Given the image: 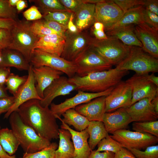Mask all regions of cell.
<instances>
[{"label": "cell", "mask_w": 158, "mask_h": 158, "mask_svg": "<svg viewBox=\"0 0 158 158\" xmlns=\"http://www.w3.org/2000/svg\"><path fill=\"white\" fill-rule=\"evenodd\" d=\"M40 100H30L16 111L26 124L40 137L50 141L59 138V128L56 118L49 107H42Z\"/></svg>", "instance_id": "obj_1"}, {"label": "cell", "mask_w": 158, "mask_h": 158, "mask_svg": "<svg viewBox=\"0 0 158 158\" xmlns=\"http://www.w3.org/2000/svg\"><path fill=\"white\" fill-rule=\"evenodd\" d=\"M128 73V71L120 70L116 67L91 73L84 77L75 75L68 78L70 81L76 85V90L98 93L115 86Z\"/></svg>", "instance_id": "obj_2"}, {"label": "cell", "mask_w": 158, "mask_h": 158, "mask_svg": "<svg viewBox=\"0 0 158 158\" xmlns=\"http://www.w3.org/2000/svg\"><path fill=\"white\" fill-rule=\"evenodd\" d=\"M9 117L11 129L25 152L34 153L51 144V141L39 135L25 123L17 111L12 112Z\"/></svg>", "instance_id": "obj_3"}, {"label": "cell", "mask_w": 158, "mask_h": 158, "mask_svg": "<svg viewBox=\"0 0 158 158\" xmlns=\"http://www.w3.org/2000/svg\"><path fill=\"white\" fill-rule=\"evenodd\" d=\"M116 68L120 70H132L136 73L147 74L158 72V60L137 46H130L128 54Z\"/></svg>", "instance_id": "obj_4"}, {"label": "cell", "mask_w": 158, "mask_h": 158, "mask_svg": "<svg viewBox=\"0 0 158 158\" xmlns=\"http://www.w3.org/2000/svg\"><path fill=\"white\" fill-rule=\"evenodd\" d=\"M29 21L17 20L11 30L12 41L8 48L21 53L30 63L32 52L40 37L32 31Z\"/></svg>", "instance_id": "obj_5"}, {"label": "cell", "mask_w": 158, "mask_h": 158, "mask_svg": "<svg viewBox=\"0 0 158 158\" xmlns=\"http://www.w3.org/2000/svg\"><path fill=\"white\" fill-rule=\"evenodd\" d=\"M90 48L112 66L120 63L127 56L130 50V46L109 36L102 40L91 37Z\"/></svg>", "instance_id": "obj_6"}, {"label": "cell", "mask_w": 158, "mask_h": 158, "mask_svg": "<svg viewBox=\"0 0 158 158\" xmlns=\"http://www.w3.org/2000/svg\"><path fill=\"white\" fill-rule=\"evenodd\" d=\"M30 64L34 67L44 66L50 67L65 73L68 78L76 74V67L73 62L38 49L32 50Z\"/></svg>", "instance_id": "obj_7"}, {"label": "cell", "mask_w": 158, "mask_h": 158, "mask_svg": "<svg viewBox=\"0 0 158 158\" xmlns=\"http://www.w3.org/2000/svg\"><path fill=\"white\" fill-rule=\"evenodd\" d=\"M112 134L110 137L126 148L141 150L145 149L148 146L155 145L158 142V137L150 134L126 129L116 130Z\"/></svg>", "instance_id": "obj_8"}, {"label": "cell", "mask_w": 158, "mask_h": 158, "mask_svg": "<svg viewBox=\"0 0 158 158\" xmlns=\"http://www.w3.org/2000/svg\"><path fill=\"white\" fill-rule=\"evenodd\" d=\"M91 38L85 32L78 31L73 33L67 30L66 33L65 44L61 57L73 62L90 48Z\"/></svg>", "instance_id": "obj_9"}, {"label": "cell", "mask_w": 158, "mask_h": 158, "mask_svg": "<svg viewBox=\"0 0 158 158\" xmlns=\"http://www.w3.org/2000/svg\"><path fill=\"white\" fill-rule=\"evenodd\" d=\"M73 62L76 67V74L80 77L108 70L111 69L112 66L90 47Z\"/></svg>", "instance_id": "obj_10"}, {"label": "cell", "mask_w": 158, "mask_h": 158, "mask_svg": "<svg viewBox=\"0 0 158 158\" xmlns=\"http://www.w3.org/2000/svg\"><path fill=\"white\" fill-rule=\"evenodd\" d=\"M132 88L126 81H121L106 97V112H111L121 108L131 105Z\"/></svg>", "instance_id": "obj_11"}, {"label": "cell", "mask_w": 158, "mask_h": 158, "mask_svg": "<svg viewBox=\"0 0 158 158\" xmlns=\"http://www.w3.org/2000/svg\"><path fill=\"white\" fill-rule=\"evenodd\" d=\"M123 14L112 0H104L95 4L94 21L103 24L106 31L118 21Z\"/></svg>", "instance_id": "obj_12"}, {"label": "cell", "mask_w": 158, "mask_h": 158, "mask_svg": "<svg viewBox=\"0 0 158 158\" xmlns=\"http://www.w3.org/2000/svg\"><path fill=\"white\" fill-rule=\"evenodd\" d=\"M148 74L135 73L126 81L132 88L131 105L144 98L152 100L158 95V87L148 79Z\"/></svg>", "instance_id": "obj_13"}, {"label": "cell", "mask_w": 158, "mask_h": 158, "mask_svg": "<svg viewBox=\"0 0 158 158\" xmlns=\"http://www.w3.org/2000/svg\"><path fill=\"white\" fill-rule=\"evenodd\" d=\"M114 86L112 87L107 90L100 92L92 93L78 90V93L74 96L65 100L60 104H56L51 103L50 109L56 118L60 117L66 110L71 109H75L77 106L87 103L92 100L99 97L107 96L109 95Z\"/></svg>", "instance_id": "obj_14"}, {"label": "cell", "mask_w": 158, "mask_h": 158, "mask_svg": "<svg viewBox=\"0 0 158 158\" xmlns=\"http://www.w3.org/2000/svg\"><path fill=\"white\" fill-rule=\"evenodd\" d=\"M28 71L27 79L26 82L19 88L14 96V103L10 109L6 112L4 118H7L13 112L16 111L22 104L32 99L40 100L42 99L39 96L35 87V82L32 71V66L30 64Z\"/></svg>", "instance_id": "obj_15"}, {"label": "cell", "mask_w": 158, "mask_h": 158, "mask_svg": "<svg viewBox=\"0 0 158 158\" xmlns=\"http://www.w3.org/2000/svg\"><path fill=\"white\" fill-rule=\"evenodd\" d=\"M134 32L142 44V49L158 59V30L144 22L135 25Z\"/></svg>", "instance_id": "obj_16"}, {"label": "cell", "mask_w": 158, "mask_h": 158, "mask_svg": "<svg viewBox=\"0 0 158 158\" xmlns=\"http://www.w3.org/2000/svg\"><path fill=\"white\" fill-rule=\"evenodd\" d=\"M76 86L65 76H61L55 80L43 92V97L40 100V105L43 107H49L56 97L69 95L76 90Z\"/></svg>", "instance_id": "obj_17"}, {"label": "cell", "mask_w": 158, "mask_h": 158, "mask_svg": "<svg viewBox=\"0 0 158 158\" xmlns=\"http://www.w3.org/2000/svg\"><path fill=\"white\" fill-rule=\"evenodd\" d=\"M152 100L144 98L126 108L133 122L157 121L158 115L156 113L151 103Z\"/></svg>", "instance_id": "obj_18"}, {"label": "cell", "mask_w": 158, "mask_h": 158, "mask_svg": "<svg viewBox=\"0 0 158 158\" xmlns=\"http://www.w3.org/2000/svg\"><path fill=\"white\" fill-rule=\"evenodd\" d=\"M32 71L37 93L42 99L44 90L55 79L63 73L60 71L47 66H32Z\"/></svg>", "instance_id": "obj_19"}, {"label": "cell", "mask_w": 158, "mask_h": 158, "mask_svg": "<svg viewBox=\"0 0 158 158\" xmlns=\"http://www.w3.org/2000/svg\"><path fill=\"white\" fill-rule=\"evenodd\" d=\"M106 96L96 98L89 102L76 106L75 109L90 121H102L106 112Z\"/></svg>", "instance_id": "obj_20"}, {"label": "cell", "mask_w": 158, "mask_h": 158, "mask_svg": "<svg viewBox=\"0 0 158 158\" xmlns=\"http://www.w3.org/2000/svg\"><path fill=\"white\" fill-rule=\"evenodd\" d=\"M102 122L108 133L112 134L115 131L125 129L133 120L126 108H121L114 112H105Z\"/></svg>", "instance_id": "obj_21"}, {"label": "cell", "mask_w": 158, "mask_h": 158, "mask_svg": "<svg viewBox=\"0 0 158 158\" xmlns=\"http://www.w3.org/2000/svg\"><path fill=\"white\" fill-rule=\"evenodd\" d=\"M61 121V128L68 130L71 134L74 148L73 158H88L92 150L88 143L89 136L87 128L81 131H75Z\"/></svg>", "instance_id": "obj_22"}, {"label": "cell", "mask_w": 158, "mask_h": 158, "mask_svg": "<svg viewBox=\"0 0 158 158\" xmlns=\"http://www.w3.org/2000/svg\"><path fill=\"white\" fill-rule=\"evenodd\" d=\"M65 39L60 35L53 34L41 36L34 49L61 56L65 44Z\"/></svg>", "instance_id": "obj_23"}, {"label": "cell", "mask_w": 158, "mask_h": 158, "mask_svg": "<svg viewBox=\"0 0 158 158\" xmlns=\"http://www.w3.org/2000/svg\"><path fill=\"white\" fill-rule=\"evenodd\" d=\"M95 4L83 3L74 13L73 22L78 31L89 27L94 21Z\"/></svg>", "instance_id": "obj_24"}, {"label": "cell", "mask_w": 158, "mask_h": 158, "mask_svg": "<svg viewBox=\"0 0 158 158\" xmlns=\"http://www.w3.org/2000/svg\"><path fill=\"white\" fill-rule=\"evenodd\" d=\"M135 25H128L108 31L106 32V35L121 40L126 45L142 48V44L134 32Z\"/></svg>", "instance_id": "obj_25"}, {"label": "cell", "mask_w": 158, "mask_h": 158, "mask_svg": "<svg viewBox=\"0 0 158 158\" xmlns=\"http://www.w3.org/2000/svg\"><path fill=\"white\" fill-rule=\"evenodd\" d=\"M6 49L2 52L0 66L13 67L19 70H28L30 63L21 53L15 50Z\"/></svg>", "instance_id": "obj_26"}, {"label": "cell", "mask_w": 158, "mask_h": 158, "mask_svg": "<svg viewBox=\"0 0 158 158\" xmlns=\"http://www.w3.org/2000/svg\"><path fill=\"white\" fill-rule=\"evenodd\" d=\"M59 145L55 152V158H73L74 148L69 131L59 128Z\"/></svg>", "instance_id": "obj_27"}, {"label": "cell", "mask_w": 158, "mask_h": 158, "mask_svg": "<svg viewBox=\"0 0 158 158\" xmlns=\"http://www.w3.org/2000/svg\"><path fill=\"white\" fill-rule=\"evenodd\" d=\"M143 6H140L129 10L124 13L120 19L106 32L125 26L135 25L145 22Z\"/></svg>", "instance_id": "obj_28"}, {"label": "cell", "mask_w": 158, "mask_h": 158, "mask_svg": "<svg viewBox=\"0 0 158 158\" xmlns=\"http://www.w3.org/2000/svg\"><path fill=\"white\" fill-rule=\"evenodd\" d=\"M62 115L63 117V119L59 117L56 118L68 126H73L78 131H81L86 129L90 122L85 117L77 112L75 109L66 110Z\"/></svg>", "instance_id": "obj_29"}, {"label": "cell", "mask_w": 158, "mask_h": 158, "mask_svg": "<svg viewBox=\"0 0 158 158\" xmlns=\"http://www.w3.org/2000/svg\"><path fill=\"white\" fill-rule=\"evenodd\" d=\"M87 129L89 136L88 143L91 150H93L101 140L109 135L101 121H90Z\"/></svg>", "instance_id": "obj_30"}, {"label": "cell", "mask_w": 158, "mask_h": 158, "mask_svg": "<svg viewBox=\"0 0 158 158\" xmlns=\"http://www.w3.org/2000/svg\"><path fill=\"white\" fill-rule=\"evenodd\" d=\"M0 144L3 150L11 156L14 155L20 145L12 130L7 128L0 129Z\"/></svg>", "instance_id": "obj_31"}, {"label": "cell", "mask_w": 158, "mask_h": 158, "mask_svg": "<svg viewBox=\"0 0 158 158\" xmlns=\"http://www.w3.org/2000/svg\"><path fill=\"white\" fill-rule=\"evenodd\" d=\"M38 6L43 15L49 12L68 11L59 0H30ZM69 12V11H68ZM42 15V16H43Z\"/></svg>", "instance_id": "obj_32"}, {"label": "cell", "mask_w": 158, "mask_h": 158, "mask_svg": "<svg viewBox=\"0 0 158 158\" xmlns=\"http://www.w3.org/2000/svg\"><path fill=\"white\" fill-rule=\"evenodd\" d=\"M132 129L135 131L150 134L158 137V121L135 122Z\"/></svg>", "instance_id": "obj_33"}, {"label": "cell", "mask_w": 158, "mask_h": 158, "mask_svg": "<svg viewBox=\"0 0 158 158\" xmlns=\"http://www.w3.org/2000/svg\"><path fill=\"white\" fill-rule=\"evenodd\" d=\"M98 151H108L116 153L119 151L123 146L120 143L111 137L110 135L101 140L97 145Z\"/></svg>", "instance_id": "obj_34"}, {"label": "cell", "mask_w": 158, "mask_h": 158, "mask_svg": "<svg viewBox=\"0 0 158 158\" xmlns=\"http://www.w3.org/2000/svg\"><path fill=\"white\" fill-rule=\"evenodd\" d=\"M58 145L56 142L51 143L48 147L33 153L24 152L22 157L19 158H55V152Z\"/></svg>", "instance_id": "obj_35"}, {"label": "cell", "mask_w": 158, "mask_h": 158, "mask_svg": "<svg viewBox=\"0 0 158 158\" xmlns=\"http://www.w3.org/2000/svg\"><path fill=\"white\" fill-rule=\"evenodd\" d=\"M27 75L20 76L13 73H11L7 78L6 84V88L12 94L13 96L16 93L20 87L26 81Z\"/></svg>", "instance_id": "obj_36"}, {"label": "cell", "mask_w": 158, "mask_h": 158, "mask_svg": "<svg viewBox=\"0 0 158 158\" xmlns=\"http://www.w3.org/2000/svg\"><path fill=\"white\" fill-rule=\"evenodd\" d=\"M136 158H158V145H153L147 147L144 151L137 149L126 148Z\"/></svg>", "instance_id": "obj_37"}, {"label": "cell", "mask_w": 158, "mask_h": 158, "mask_svg": "<svg viewBox=\"0 0 158 158\" xmlns=\"http://www.w3.org/2000/svg\"><path fill=\"white\" fill-rule=\"evenodd\" d=\"M72 13L68 11L49 12L43 15L42 17L44 20L55 21L67 26Z\"/></svg>", "instance_id": "obj_38"}, {"label": "cell", "mask_w": 158, "mask_h": 158, "mask_svg": "<svg viewBox=\"0 0 158 158\" xmlns=\"http://www.w3.org/2000/svg\"><path fill=\"white\" fill-rule=\"evenodd\" d=\"M30 27L34 33L40 37L53 34L59 35L54 31L44 26L41 19L33 21L31 23Z\"/></svg>", "instance_id": "obj_39"}, {"label": "cell", "mask_w": 158, "mask_h": 158, "mask_svg": "<svg viewBox=\"0 0 158 158\" xmlns=\"http://www.w3.org/2000/svg\"><path fill=\"white\" fill-rule=\"evenodd\" d=\"M16 11L10 5L8 0H0V18L16 20Z\"/></svg>", "instance_id": "obj_40"}, {"label": "cell", "mask_w": 158, "mask_h": 158, "mask_svg": "<svg viewBox=\"0 0 158 158\" xmlns=\"http://www.w3.org/2000/svg\"><path fill=\"white\" fill-rule=\"evenodd\" d=\"M123 11L124 13L134 8L143 6L144 0H112Z\"/></svg>", "instance_id": "obj_41"}, {"label": "cell", "mask_w": 158, "mask_h": 158, "mask_svg": "<svg viewBox=\"0 0 158 158\" xmlns=\"http://www.w3.org/2000/svg\"><path fill=\"white\" fill-rule=\"evenodd\" d=\"M44 25L57 32L59 35L66 38V33L68 30L67 26L56 22L42 20Z\"/></svg>", "instance_id": "obj_42"}, {"label": "cell", "mask_w": 158, "mask_h": 158, "mask_svg": "<svg viewBox=\"0 0 158 158\" xmlns=\"http://www.w3.org/2000/svg\"><path fill=\"white\" fill-rule=\"evenodd\" d=\"M12 41L11 30L6 28H0V49H8Z\"/></svg>", "instance_id": "obj_43"}, {"label": "cell", "mask_w": 158, "mask_h": 158, "mask_svg": "<svg viewBox=\"0 0 158 158\" xmlns=\"http://www.w3.org/2000/svg\"><path fill=\"white\" fill-rule=\"evenodd\" d=\"M144 21L145 23L158 30V16L144 8L143 11Z\"/></svg>", "instance_id": "obj_44"}, {"label": "cell", "mask_w": 158, "mask_h": 158, "mask_svg": "<svg viewBox=\"0 0 158 158\" xmlns=\"http://www.w3.org/2000/svg\"><path fill=\"white\" fill-rule=\"evenodd\" d=\"M24 17L28 21L41 19L42 15L37 6L33 5L23 13Z\"/></svg>", "instance_id": "obj_45"}, {"label": "cell", "mask_w": 158, "mask_h": 158, "mask_svg": "<svg viewBox=\"0 0 158 158\" xmlns=\"http://www.w3.org/2000/svg\"><path fill=\"white\" fill-rule=\"evenodd\" d=\"M59 1L68 11L73 13L80 5L84 3L83 0H59Z\"/></svg>", "instance_id": "obj_46"}, {"label": "cell", "mask_w": 158, "mask_h": 158, "mask_svg": "<svg viewBox=\"0 0 158 158\" xmlns=\"http://www.w3.org/2000/svg\"><path fill=\"white\" fill-rule=\"evenodd\" d=\"M14 101L13 96L0 98V109L7 112L13 105Z\"/></svg>", "instance_id": "obj_47"}, {"label": "cell", "mask_w": 158, "mask_h": 158, "mask_svg": "<svg viewBox=\"0 0 158 158\" xmlns=\"http://www.w3.org/2000/svg\"><path fill=\"white\" fill-rule=\"evenodd\" d=\"M115 153L108 151H104L102 152L96 150H92L88 158H114Z\"/></svg>", "instance_id": "obj_48"}, {"label": "cell", "mask_w": 158, "mask_h": 158, "mask_svg": "<svg viewBox=\"0 0 158 158\" xmlns=\"http://www.w3.org/2000/svg\"><path fill=\"white\" fill-rule=\"evenodd\" d=\"M143 6L146 9L158 16V0H144Z\"/></svg>", "instance_id": "obj_49"}, {"label": "cell", "mask_w": 158, "mask_h": 158, "mask_svg": "<svg viewBox=\"0 0 158 158\" xmlns=\"http://www.w3.org/2000/svg\"><path fill=\"white\" fill-rule=\"evenodd\" d=\"M16 22V20L0 18V28H6L11 30Z\"/></svg>", "instance_id": "obj_50"}, {"label": "cell", "mask_w": 158, "mask_h": 158, "mask_svg": "<svg viewBox=\"0 0 158 158\" xmlns=\"http://www.w3.org/2000/svg\"><path fill=\"white\" fill-rule=\"evenodd\" d=\"M114 158H136L134 155L126 148L122 147L115 154Z\"/></svg>", "instance_id": "obj_51"}, {"label": "cell", "mask_w": 158, "mask_h": 158, "mask_svg": "<svg viewBox=\"0 0 158 158\" xmlns=\"http://www.w3.org/2000/svg\"><path fill=\"white\" fill-rule=\"evenodd\" d=\"M11 73L9 68L0 66V85L6 83L7 79Z\"/></svg>", "instance_id": "obj_52"}, {"label": "cell", "mask_w": 158, "mask_h": 158, "mask_svg": "<svg viewBox=\"0 0 158 158\" xmlns=\"http://www.w3.org/2000/svg\"><path fill=\"white\" fill-rule=\"evenodd\" d=\"M74 13H72L67 25L68 30L73 33L78 32L77 28L73 22Z\"/></svg>", "instance_id": "obj_53"}, {"label": "cell", "mask_w": 158, "mask_h": 158, "mask_svg": "<svg viewBox=\"0 0 158 158\" xmlns=\"http://www.w3.org/2000/svg\"><path fill=\"white\" fill-rule=\"evenodd\" d=\"M93 33L95 37V38L98 40L106 39L108 38L104 30H96L93 29Z\"/></svg>", "instance_id": "obj_54"}, {"label": "cell", "mask_w": 158, "mask_h": 158, "mask_svg": "<svg viewBox=\"0 0 158 158\" xmlns=\"http://www.w3.org/2000/svg\"><path fill=\"white\" fill-rule=\"evenodd\" d=\"M16 6L17 11L20 12L27 7V1L24 0H19Z\"/></svg>", "instance_id": "obj_55"}, {"label": "cell", "mask_w": 158, "mask_h": 158, "mask_svg": "<svg viewBox=\"0 0 158 158\" xmlns=\"http://www.w3.org/2000/svg\"><path fill=\"white\" fill-rule=\"evenodd\" d=\"M148 79L158 87V77L152 73L151 75L148 74L147 75Z\"/></svg>", "instance_id": "obj_56"}, {"label": "cell", "mask_w": 158, "mask_h": 158, "mask_svg": "<svg viewBox=\"0 0 158 158\" xmlns=\"http://www.w3.org/2000/svg\"><path fill=\"white\" fill-rule=\"evenodd\" d=\"M0 158H16L15 155L10 156L3 149L0 144Z\"/></svg>", "instance_id": "obj_57"}, {"label": "cell", "mask_w": 158, "mask_h": 158, "mask_svg": "<svg viewBox=\"0 0 158 158\" xmlns=\"http://www.w3.org/2000/svg\"><path fill=\"white\" fill-rule=\"evenodd\" d=\"M151 103L156 113L158 115V95L156 96L151 100Z\"/></svg>", "instance_id": "obj_58"}, {"label": "cell", "mask_w": 158, "mask_h": 158, "mask_svg": "<svg viewBox=\"0 0 158 158\" xmlns=\"http://www.w3.org/2000/svg\"><path fill=\"white\" fill-rule=\"evenodd\" d=\"M94 29L96 30H104V25L99 22H95L94 23Z\"/></svg>", "instance_id": "obj_59"}, {"label": "cell", "mask_w": 158, "mask_h": 158, "mask_svg": "<svg viewBox=\"0 0 158 158\" xmlns=\"http://www.w3.org/2000/svg\"><path fill=\"white\" fill-rule=\"evenodd\" d=\"M2 86L0 85V98L8 96Z\"/></svg>", "instance_id": "obj_60"}, {"label": "cell", "mask_w": 158, "mask_h": 158, "mask_svg": "<svg viewBox=\"0 0 158 158\" xmlns=\"http://www.w3.org/2000/svg\"><path fill=\"white\" fill-rule=\"evenodd\" d=\"M8 2L11 6L14 7L16 6L19 0H8Z\"/></svg>", "instance_id": "obj_61"}, {"label": "cell", "mask_w": 158, "mask_h": 158, "mask_svg": "<svg viewBox=\"0 0 158 158\" xmlns=\"http://www.w3.org/2000/svg\"><path fill=\"white\" fill-rule=\"evenodd\" d=\"M2 50L0 49V66L2 61Z\"/></svg>", "instance_id": "obj_62"}, {"label": "cell", "mask_w": 158, "mask_h": 158, "mask_svg": "<svg viewBox=\"0 0 158 158\" xmlns=\"http://www.w3.org/2000/svg\"><path fill=\"white\" fill-rule=\"evenodd\" d=\"M5 112L4 111L0 109V115L2 113Z\"/></svg>", "instance_id": "obj_63"}]
</instances>
